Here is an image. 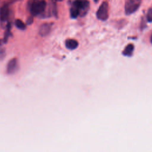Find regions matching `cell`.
<instances>
[{
  "mask_svg": "<svg viewBox=\"0 0 152 152\" xmlns=\"http://www.w3.org/2000/svg\"><path fill=\"white\" fill-rule=\"evenodd\" d=\"M33 21V17L30 16V17H29L27 18V21H26V23H27L28 25H30L31 24H32Z\"/></svg>",
  "mask_w": 152,
  "mask_h": 152,
  "instance_id": "5bb4252c",
  "label": "cell"
},
{
  "mask_svg": "<svg viewBox=\"0 0 152 152\" xmlns=\"http://www.w3.org/2000/svg\"><path fill=\"white\" fill-rule=\"evenodd\" d=\"M10 15V10L7 4L4 5L0 8V21L2 23L6 22Z\"/></svg>",
  "mask_w": 152,
  "mask_h": 152,
  "instance_id": "8992f818",
  "label": "cell"
},
{
  "mask_svg": "<svg viewBox=\"0 0 152 152\" xmlns=\"http://www.w3.org/2000/svg\"><path fill=\"white\" fill-rule=\"evenodd\" d=\"M10 29H11V24L10 23H8L7 25V30L5 31L4 39V42H7V40H8V38L9 35L10 34Z\"/></svg>",
  "mask_w": 152,
  "mask_h": 152,
  "instance_id": "7c38bea8",
  "label": "cell"
},
{
  "mask_svg": "<svg viewBox=\"0 0 152 152\" xmlns=\"http://www.w3.org/2000/svg\"><path fill=\"white\" fill-rule=\"evenodd\" d=\"M15 25L20 30H24L26 28V26L24 24V23L23 21H21V20H20V19H17L15 21Z\"/></svg>",
  "mask_w": 152,
  "mask_h": 152,
  "instance_id": "30bf717a",
  "label": "cell"
},
{
  "mask_svg": "<svg viewBox=\"0 0 152 152\" xmlns=\"http://www.w3.org/2000/svg\"><path fill=\"white\" fill-rule=\"evenodd\" d=\"M56 1H63V0H56Z\"/></svg>",
  "mask_w": 152,
  "mask_h": 152,
  "instance_id": "2e32d148",
  "label": "cell"
},
{
  "mask_svg": "<svg viewBox=\"0 0 152 152\" xmlns=\"http://www.w3.org/2000/svg\"><path fill=\"white\" fill-rule=\"evenodd\" d=\"M134 50V46L132 44H129L125 47V49L122 52V53L125 56H131L133 54Z\"/></svg>",
  "mask_w": 152,
  "mask_h": 152,
  "instance_id": "9c48e42d",
  "label": "cell"
},
{
  "mask_svg": "<svg viewBox=\"0 0 152 152\" xmlns=\"http://www.w3.org/2000/svg\"><path fill=\"white\" fill-rule=\"evenodd\" d=\"M142 0H127L125 5V13L130 15L135 12L140 7Z\"/></svg>",
  "mask_w": 152,
  "mask_h": 152,
  "instance_id": "7a4b0ae2",
  "label": "cell"
},
{
  "mask_svg": "<svg viewBox=\"0 0 152 152\" xmlns=\"http://www.w3.org/2000/svg\"><path fill=\"white\" fill-rule=\"evenodd\" d=\"M28 7L33 15H39L45 11L46 2L45 0H31L28 2Z\"/></svg>",
  "mask_w": 152,
  "mask_h": 152,
  "instance_id": "6da1fadb",
  "label": "cell"
},
{
  "mask_svg": "<svg viewBox=\"0 0 152 152\" xmlns=\"http://www.w3.org/2000/svg\"><path fill=\"white\" fill-rule=\"evenodd\" d=\"M80 15L79 10L75 7H72L70 9V15L72 18H76Z\"/></svg>",
  "mask_w": 152,
  "mask_h": 152,
  "instance_id": "8fae6325",
  "label": "cell"
},
{
  "mask_svg": "<svg viewBox=\"0 0 152 152\" xmlns=\"http://www.w3.org/2000/svg\"><path fill=\"white\" fill-rule=\"evenodd\" d=\"M18 68V62L17 58H12L8 62L7 66V72L9 74L15 73Z\"/></svg>",
  "mask_w": 152,
  "mask_h": 152,
  "instance_id": "5b68a950",
  "label": "cell"
},
{
  "mask_svg": "<svg viewBox=\"0 0 152 152\" xmlns=\"http://www.w3.org/2000/svg\"><path fill=\"white\" fill-rule=\"evenodd\" d=\"M94 1H96H96H98V0H94Z\"/></svg>",
  "mask_w": 152,
  "mask_h": 152,
  "instance_id": "e0dca14e",
  "label": "cell"
},
{
  "mask_svg": "<svg viewBox=\"0 0 152 152\" xmlns=\"http://www.w3.org/2000/svg\"><path fill=\"white\" fill-rule=\"evenodd\" d=\"M78 46V42L74 39H68L65 41V46L70 49L73 50L76 49Z\"/></svg>",
  "mask_w": 152,
  "mask_h": 152,
  "instance_id": "ba28073f",
  "label": "cell"
},
{
  "mask_svg": "<svg viewBox=\"0 0 152 152\" xmlns=\"http://www.w3.org/2000/svg\"><path fill=\"white\" fill-rule=\"evenodd\" d=\"M150 42H151V44H152V34H151V37H150Z\"/></svg>",
  "mask_w": 152,
  "mask_h": 152,
  "instance_id": "9a60e30c",
  "label": "cell"
},
{
  "mask_svg": "<svg viewBox=\"0 0 152 152\" xmlns=\"http://www.w3.org/2000/svg\"><path fill=\"white\" fill-rule=\"evenodd\" d=\"M147 20L148 22L152 23V8H150L148 10L147 13Z\"/></svg>",
  "mask_w": 152,
  "mask_h": 152,
  "instance_id": "4fadbf2b",
  "label": "cell"
},
{
  "mask_svg": "<svg viewBox=\"0 0 152 152\" xmlns=\"http://www.w3.org/2000/svg\"><path fill=\"white\" fill-rule=\"evenodd\" d=\"M73 6L76 7L80 11V14L84 15L89 8V2L87 0H75Z\"/></svg>",
  "mask_w": 152,
  "mask_h": 152,
  "instance_id": "277c9868",
  "label": "cell"
},
{
  "mask_svg": "<svg viewBox=\"0 0 152 152\" xmlns=\"http://www.w3.org/2000/svg\"><path fill=\"white\" fill-rule=\"evenodd\" d=\"M52 26V24L51 23H43L42 24L39 30V34L42 37L48 36L51 31Z\"/></svg>",
  "mask_w": 152,
  "mask_h": 152,
  "instance_id": "52a82bcc",
  "label": "cell"
},
{
  "mask_svg": "<svg viewBox=\"0 0 152 152\" xmlns=\"http://www.w3.org/2000/svg\"><path fill=\"white\" fill-rule=\"evenodd\" d=\"M109 5L107 2H103L100 5L96 15L99 20L102 21H105L109 17Z\"/></svg>",
  "mask_w": 152,
  "mask_h": 152,
  "instance_id": "3957f363",
  "label": "cell"
}]
</instances>
